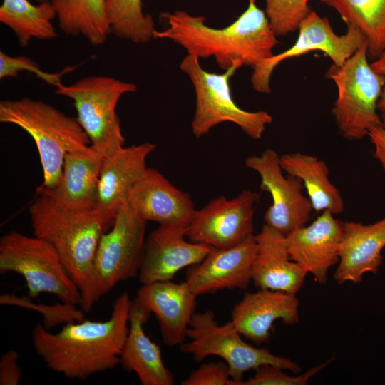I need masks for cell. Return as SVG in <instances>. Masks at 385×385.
<instances>
[{
	"instance_id": "6da1fadb",
	"label": "cell",
	"mask_w": 385,
	"mask_h": 385,
	"mask_svg": "<svg viewBox=\"0 0 385 385\" xmlns=\"http://www.w3.org/2000/svg\"><path fill=\"white\" fill-rule=\"evenodd\" d=\"M131 303L129 294L123 292L108 319L68 323L56 333L37 323L31 332L34 349L48 369L71 379L83 380L113 369L120 364Z\"/></svg>"
},
{
	"instance_id": "7a4b0ae2",
	"label": "cell",
	"mask_w": 385,
	"mask_h": 385,
	"mask_svg": "<svg viewBox=\"0 0 385 385\" xmlns=\"http://www.w3.org/2000/svg\"><path fill=\"white\" fill-rule=\"evenodd\" d=\"M161 16L167 27L155 30L153 38L170 39L198 58L212 56L225 71L235 65L254 69L274 55L279 43L265 12L255 0H249L246 10L222 29L210 27L205 17L184 11L163 13Z\"/></svg>"
},
{
	"instance_id": "3957f363",
	"label": "cell",
	"mask_w": 385,
	"mask_h": 385,
	"mask_svg": "<svg viewBox=\"0 0 385 385\" xmlns=\"http://www.w3.org/2000/svg\"><path fill=\"white\" fill-rule=\"evenodd\" d=\"M38 194L29 208L34 235L54 247L81 291L89 277L98 242L112 225L94 207H66Z\"/></svg>"
},
{
	"instance_id": "277c9868",
	"label": "cell",
	"mask_w": 385,
	"mask_h": 385,
	"mask_svg": "<svg viewBox=\"0 0 385 385\" xmlns=\"http://www.w3.org/2000/svg\"><path fill=\"white\" fill-rule=\"evenodd\" d=\"M0 122L16 125L33 138L43 170L41 188H52L57 184L67 153L90 146L76 118L41 100L27 97L1 100Z\"/></svg>"
},
{
	"instance_id": "5b68a950",
	"label": "cell",
	"mask_w": 385,
	"mask_h": 385,
	"mask_svg": "<svg viewBox=\"0 0 385 385\" xmlns=\"http://www.w3.org/2000/svg\"><path fill=\"white\" fill-rule=\"evenodd\" d=\"M147 222L126 202L111 228L101 237L89 277L81 289V308L89 312L119 282L138 276Z\"/></svg>"
},
{
	"instance_id": "8992f818",
	"label": "cell",
	"mask_w": 385,
	"mask_h": 385,
	"mask_svg": "<svg viewBox=\"0 0 385 385\" xmlns=\"http://www.w3.org/2000/svg\"><path fill=\"white\" fill-rule=\"evenodd\" d=\"M56 93L73 101L76 119L91 147L105 158L124 147L125 138L116 112L122 96L137 90L135 84L106 76H90L70 85L60 80Z\"/></svg>"
},
{
	"instance_id": "52a82bcc",
	"label": "cell",
	"mask_w": 385,
	"mask_h": 385,
	"mask_svg": "<svg viewBox=\"0 0 385 385\" xmlns=\"http://www.w3.org/2000/svg\"><path fill=\"white\" fill-rule=\"evenodd\" d=\"M368 56L365 42L342 66L332 64L327 73L338 92L332 113L341 134L351 140L368 136L382 122L377 105L385 76L373 70Z\"/></svg>"
},
{
	"instance_id": "ba28073f",
	"label": "cell",
	"mask_w": 385,
	"mask_h": 385,
	"mask_svg": "<svg viewBox=\"0 0 385 385\" xmlns=\"http://www.w3.org/2000/svg\"><path fill=\"white\" fill-rule=\"evenodd\" d=\"M13 272L26 282L30 298L42 293L61 302L81 305V293L54 247L37 236L17 231L0 239V274Z\"/></svg>"
},
{
	"instance_id": "9c48e42d",
	"label": "cell",
	"mask_w": 385,
	"mask_h": 385,
	"mask_svg": "<svg viewBox=\"0 0 385 385\" xmlns=\"http://www.w3.org/2000/svg\"><path fill=\"white\" fill-rule=\"evenodd\" d=\"M232 321L220 325L214 312H195L186 332L188 342L180 350L191 355L200 363L208 356H217L227 364L231 379L230 385H238L245 373L264 364H273L294 374L300 367L294 361L274 355L268 349L246 343Z\"/></svg>"
},
{
	"instance_id": "30bf717a",
	"label": "cell",
	"mask_w": 385,
	"mask_h": 385,
	"mask_svg": "<svg viewBox=\"0 0 385 385\" xmlns=\"http://www.w3.org/2000/svg\"><path fill=\"white\" fill-rule=\"evenodd\" d=\"M200 58L187 54L180 64L190 79L195 92V111L192 132L200 138L215 126L230 122L253 140L260 139L272 116L264 111H247L235 102L230 79L241 66L235 65L222 73H211L202 68Z\"/></svg>"
},
{
	"instance_id": "8fae6325",
	"label": "cell",
	"mask_w": 385,
	"mask_h": 385,
	"mask_svg": "<svg viewBox=\"0 0 385 385\" xmlns=\"http://www.w3.org/2000/svg\"><path fill=\"white\" fill-rule=\"evenodd\" d=\"M298 31L297 39L291 47L274 54L253 69L251 84L255 91L270 93V78L274 70L288 58L320 51L331 58L333 64L340 66L366 42L363 34L354 26L348 25L344 35L336 34L329 20L312 10L301 22Z\"/></svg>"
},
{
	"instance_id": "7c38bea8",
	"label": "cell",
	"mask_w": 385,
	"mask_h": 385,
	"mask_svg": "<svg viewBox=\"0 0 385 385\" xmlns=\"http://www.w3.org/2000/svg\"><path fill=\"white\" fill-rule=\"evenodd\" d=\"M258 193L242 190L228 200L220 196L196 210L185 228L188 240L212 247L228 248L255 235L253 219Z\"/></svg>"
},
{
	"instance_id": "4fadbf2b",
	"label": "cell",
	"mask_w": 385,
	"mask_h": 385,
	"mask_svg": "<svg viewBox=\"0 0 385 385\" xmlns=\"http://www.w3.org/2000/svg\"><path fill=\"white\" fill-rule=\"evenodd\" d=\"M245 165L259 174L261 190L272 197V205L264 215L265 224L284 235L305 225L313 210L311 202L302 192L304 185L299 178L283 175L277 153L265 150L260 155L248 157Z\"/></svg>"
},
{
	"instance_id": "5bb4252c",
	"label": "cell",
	"mask_w": 385,
	"mask_h": 385,
	"mask_svg": "<svg viewBox=\"0 0 385 385\" xmlns=\"http://www.w3.org/2000/svg\"><path fill=\"white\" fill-rule=\"evenodd\" d=\"M212 248L188 240L185 227L159 225L145 240L139 281L143 284L172 280L180 270L202 261Z\"/></svg>"
},
{
	"instance_id": "9a60e30c",
	"label": "cell",
	"mask_w": 385,
	"mask_h": 385,
	"mask_svg": "<svg viewBox=\"0 0 385 385\" xmlns=\"http://www.w3.org/2000/svg\"><path fill=\"white\" fill-rule=\"evenodd\" d=\"M256 247L255 235L231 247H212L202 261L189 267L185 282L197 297L224 289L246 290Z\"/></svg>"
},
{
	"instance_id": "2e32d148",
	"label": "cell",
	"mask_w": 385,
	"mask_h": 385,
	"mask_svg": "<svg viewBox=\"0 0 385 385\" xmlns=\"http://www.w3.org/2000/svg\"><path fill=\"white\" fill-rule=\"evenodd\" d=\"M342 231L343 222L329 211L322 212L310 225L285 235L290 259L311 274L317 282L325 284L329 269L339 262Z\"/></svg>"
},
{
	"instance_id": "e0dca14e",
	"label": "cell",
	"mask_w": 385,
	"mask_h": 385,
	"mask_svg": "<svg viewBox=\"0 0 385 385\" xmlns=\"http://www.w3.org/2000/svg\"><path fill=\"white\" fill-rule=\"evenodd\" d=\"M127 203L146 222L185 228L196 210L187 193L158 170L149 168L131 188Z\"/></svg>"
},
{
	"instance_id": "ac0fdd59",
	"label": "cell",
	"mask_w": 385,
	"mask_h": 385,
	"mask_svg": "<svg viewBox=\"0 0 385 385\" xmlns=\"http://www.w3.org/2000/svg\"><path fill=\"white\" fill-rule=\"evenodd\" d=\"M155 148V144L145 142L123 147L105 158L93 207L111 225L127 202L131 188L146 170V159Z\"/></svg>"
},
{
	"instance_id": "d6986e66",
	"label": "cell",
	"mask_w": 385,
	"mask_h": 385,
	"mask_svg": "<svg viewBox=\"0 0 385 385\" xmlns=\"http://www.w3.org/2000/svg\"><path fill=\"white\" fill-rule=\"evenodd\" d=\"M197 297L185 282L168 280L142 284L135 299L155 314L164 344L174 346L185 342Z\"/></svg>"
},
{
	"instance_id": "ffe728a7",
	"label": "cell",
	"mask_w": 385,
	"mask_h": 385,
	"mask_svg": "<svg viewBox=\"0 0 385 385\" xmlns=\"http://www.w3.org/2000/svg\"><path fill=\"white\" fill-rule=\"evenodd\" d=\"M299 301L296 294L270 289L246 292L231 312V321L238 332L257 345L267 342L277 320L286 325L299 321Z\"/></svg>"
},
{
	"instance_id": "44dd1931",
	"label": "cell",
	"mask_w": 385,
	"mask_h": 385,
	"mask_svg": "<svg viewBox=\"0 0 385 385\" xmlns=\"http://www.w3.org/2000/svg\"><path fill=\"white\" fill-rule=\"evenodd\" d=\"M385 247V217L372 224L343 222L339 262L334 279L339 284L359 283L363 276L376 274L382 263Z\"/></svg>"
},
{
	"instance_id": "7402d4cb",
	"label": "cell",
	"mask_w": 385,
	"mask_h": 385,
	"mask_svg": "<svg viewBox=\"0 0 385 385\" xmlns=\"http://www.w3.org/2000/svg\"><path fill=\"white\" fill-rule=\"evenodd\" d=\"M255 240L257 247L252 265V282L261 289L296 294L308 273L290 259L285 235L264 224Z\"/></svg>"
},
{
	"instance_id": "603a6c76",
	"label": "cell",
	"mask_w": 385,
	"mask_h": 385,
	"mask_svg": "<svg viewBox=\"0 0 385 385\" xmlns=\"http://www.w3.org/2000/svg\"><path fill=\"white\" fill-rule=\"evenodd\" d=\"M148 312L135 299L132 300L129 331L121 352L120 364L135 372L142 385H173V373L165 366L160 346L145 333Z\"/></svg>"
},
{
	"instance_id": "cb8c5ba5",
	"label": "cell",
	"mask_w": 385,
	"mask_h": 385,
	"mask_svg": "<svg viewBox=\"0 0 385 385\" xmlns=\"http://www.w3.org/2000/svg\"><path fill=\"white\" fill-rule=\"evenodd\" d=\"M104 160L91 145L67 153L57 184L52 188L39 187L38 193L46 195L66 207H93Z\"/></svg>"
},
{
	"instance_id": "d4e9b609",
	"label": "cell",
	"mask_w": 385,
	"mask_h": 385,
	"mask_svg": "<svg viewBox=\"0 0 385 385\" xmlns=\"http://www.w3.org/2000/svg\"><path fill=\"white\" fill-rule=\"evenodd\" d=\"M279 162L283 171L302 181L313 210H327L334 215L343 212V198L329 179V168L324 161L313 155L294 153L280 155Z\"/></svg>"
},
{
	"instance_id": "484cf974",
	"label": "cell",
	"mask_w": 385,
	"mask_h": 385,
	"mask_svg": "<svg viewBox=\"0 0 385 385\" xmlns=\"http://www.w3.org/2000/svg\"><path fill=\"white\" fill-rule=\"evenodd\" d=\"M58 26L66 35H81L93 46L111 34L104 0H50Z\"/></svg>"
},
{
	"instance_id": "4316f807",
	"label": "cell",
	"mask_w": 385,
	"mask_h": 385,
	"mask_svg": "<svg viewBox=\"0 0 385 385\" xmlns=\"http://www.w3.org/2000/svg\"><path fill=\"white\" fill-rule=\"evenodd\" d=\"M54 18L56 15L48 0L38 5L28 0H3L0 6V21L14 32L21 47H26L34 38H56Z\"/></svg>"
},
{
	"instance_id": "83f0119b",
	"label": "cell",
	"mask_w": 385,
	"mask_h": 385,
	"mask_svg": "<svg viewBox=\"0 0 385 385\" xmlns=\"http://www.w3.org/2000/svg\"><path fill=\"white\" fill-rule=\"evenodd\" d=\"M339 14L346 26L365 36L368 53L376 58L385 48V0H320Z\"/></svg>"
},
{
	"instance_id": "f1b7e54d",
	"label": "cell",
	"mask_w": 385,
	"mask_h": 385,
	"mask_svg": "<svg viewBox=\"0 0 385 385\" xmlns=\"http://www.w3.org/2000/svg\"><path fill=\"white\" fill-rule=\"evenodd\" d=\"M111 34L134 43H147L156 30L150 14L143 9L142 0H104Z\"/></svg>"
},
{
	"instance_id": "f546056e",
	"label": "cell",
	"mask_w": 385,
	"mask_h": 385,
	"mask_svg": "<svg viewBox=\"0 0 385 385\" xmlns=\"http://www.w3.org/2000/svg\"><path fill=\"white\" fill-rule=\"evenodd\" d=\"M0 304L18 306L39 312L43 319V325L48 330L59 324L64 325L85 319V312L81 308L62 302L52 305L36 304L26 297L4 294L0 296Z\"/></svg>"
},
{
	"instance_id": "4dcf8cb0",
	"label": "cell",
	"mask_w": 385,
	"mask_h": 385,
	"mask_svg": "<svg viewBox=\"0 0 385 385\" xmlns=\"http://www.w3.org/2000/svg\"><path fill=\"white\" fill-rule=\"evenodd\" d=\"M265 14L277 36L297 31L311 11V0H265Z\"/></svg>"
},
{
	"instance_id": "1f68e13d",
	"label": "cell",
	"mask_w": 385,
	"mask_h": 385,
	"mask_svg": "<svg viewBox=\"0 0 385 385\" xmlns=\"http://www.w3.org/2000/svg\"><path fill=\"white\" fill-rule=\"evenodd\" d=\"M332 359L314 366L306 372L290 376L284 369L273 364H264L255 369L252 377L240 381L238 385H306L309 379L331 363Z\"/></svg>"
},
{
	"instance_id": "d6a6232c",
	"label": "cell",
	"mask_w": 385,
	"mask_h": 385,
	"mask_svg": "<svg viewBox=\"0 0 385 385\" xmlns=\"http://www.w3.org/2000/svg\"><path fill=\"white\" fill-rule=\"evenodd\" d=\"M27 71L53 85L60 80L59 76L43 72L31 58L25 56H11L0 51V79L16 78L20 73Z\"/></svg>"
},
{
	"instance_id": "836d02e7",
	"label": "cell",
	"mask_w": 385,
	"mask_h": 385,
	"mask_svg": "<svg viewBox=\"0 0 385 385\" xmlns=\"http://www.w3.org/2000/svg\"><path fill=\"white\" fill-rule=\"evenodd\" d=\"M230 376L225 361L203 364L182 382V385H230Z\"/></svg>"
},
{
	"instance_id": "e575fe53",
	"label": "cell",
	"mask_w": 385,
	"mask_h": 385,
	"mask_svg": "<svg viewBox=\"0 0 385 385\" xmlns=\"http://www.w3.org/2000/svg\"><path fill=\"white\" fill-rule=\"evenodd\" d=\"M19 354L9 349L0 358V385H17L22 376L18 365Z\"/></svg>"
},
{
	"instance_id": "d590c367",
	"label": "cell",
	"mask_w": 385,
	"mask_h": 385,
	"mask_svg": "<svg viewBox=\"0 0 385 385\" xmlns=\"http://www.w3.org/2000/svg\"><path fill=\"white\" fill-rule=\"evenodd\" d=\"M381 123L370 130L368 136L374 145V155L385 170V113L381 114Z\"/></svg>"
},
{
	"instance_id": "8d00e7d4",
	"label": "cell",
	"mask_w": 385,
	"mask_h": 385,
	"mask_svg": "<svg viewBox=\"0 0 385 385\" xmlns=\"http://www.w3.org/2000/svg\"><path fill=\"white\" fill-rule=\"evenodd\" d=\"M373 70L385 76V48L376 59L370 63ZM378 110L385 113V86L378 102Z\"/></svg>"
},
{
	"instance_id": "74e56055",
	"label": "cell",
	"mask_w": 385,
	"mask_h": 385,
	"mask_svg": "<svg viewBox=\"0 0 385 385\" xmlns=\"http://www.w3.org/2000/svg\"><path fill=\"white\" fill-rule=\"evenodd\" d=\"M40 2H43V1H47V0H38Z\"/></svg>"
}]
</instances>
